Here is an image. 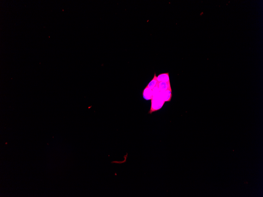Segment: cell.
<instances>
[{
	"mask_svg": "<svg viewBox=\"0 0 263 197\" xmlns=\"http://www.w3.org/2000/svg\"><path fill=\"white\" fill-rule=\"evenodd\" d=\"M165 102L161 98H153L151 100L150 109L148 113L151 114L154 112L160 110L163 107Z\"/></svg>",
	"mask_w": 263,
	"mask_h": 197,
	"instance_id": "1",
	"label": "cell"
},
{
	"mask_svg": "<svg viewBox=\"0 0 263 197\" xmlns=\"http://www.w3.org/2000/svg\"><path fill=\"white\" fill-rule=\"evenodd\" d=\"M143 98L146 100H151L153 98V91L150 88L146 86L143 90Z\"/></svg>",
	"mask_w": 263,
	"mask_h": 197,
	"instance_id": "2",
	"label": "cell"
},
{
	"mask_svg": "<svg viewBox=\"0 0 263 197\" xmlns=\"http://www.w3.org/2000/svg\"><path fill=\"white\" fill-rule=\"evenodd\" d=\"M172 97V91L167 90L164 92H161V98L165 102H169L171 100Z\"/></svg>",
	"mask_w": 263,
	"mask_h": 197,
	"instance_id": "3",
	"label": "cell"
},
{
	"mask_svg": "<svg viewBox=\"0 0 263 197\" xmlns=\"http://www.w3.org/2000/svg\"><path fill=\"white\" fill-rule=\"evenodd\" d=\"M158 87L161 92H164L167 90L172 91L170 82H162L158 83Z\"/></svg>",
	"mask_w": 263,
	"mask_h": 197,
	"instance_id": "4",
	"label": "cell"
},
{
	"mask_svg": "<svg viewBox=\"0 0 263 197\" xmlns=\"http://www.w3.org/2000/svg\"><path fill=\"white\" fill-rule=\"evenodd\" d=\"M157 81L158 83L162 82H170L169 73H163L157 76Z\"/></svg>",
	"mask_w": 263,
	"mask_h": 197,
	"instance_id": "5",
	"label": "cell"
},
{
	"mask_svg": "<svg viewBox=\"0 0 263 197\" xmlns=\"http://www.w3.org/2000/svg\"><path fill=\"white\" fill-rule=\"evenodd\" d=\"M157 76H156V73L154 75L153 78L152 80L149 82V84L147 85L148 88H150L151 89H153L158 83Z\"/></svg>",
	"mask_w": 263,
	"mask_h": 197,
	"instance_id": "6",
	"label": "cell"
}]
</instances>
